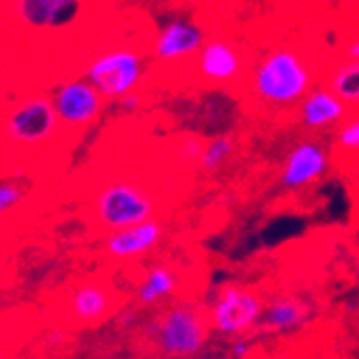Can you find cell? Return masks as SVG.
Segmentation results:
<instances>
[{"label": "cell", "instance_id": "7c38bea8", "mask_svg": "<svg viewBox=\"0 0 359 359\" xmlns=\"http://www.w3.org/2000/svg\"><path fill=\"white\" fill-rule=\"evenodd\" d=\"M207 43L205 30L189 20H172L159 30L155 39V54L161 60H177L185 56H198Z\"/></svg>", "mask_w": 359, "mask_h": 359}, {"label": "cell", "instance_id": "603a6c76", "mask_svg": "<svg viewBox=\"0 0 359 359\" xmlns=\"http://www.w3.org/2000/svg\"><path fill=\"white\" fill-rule=\"evenodd\" d=\"M344 58H346V60H359V37L351 39V41L344 46Z\"/></svg>", "mask_w": 359, "mask_h": 359}, {"label": "cell", "instance_id": "5bb4252c", "mask_svg": "<svg viewBox=\"0 0 359 359\" xmlns=\"http://www.w3.org/2000/svg\"><path fill=\"white\" fill-rule=\"evenodd\" d=\"M20 18L35 28H56L69 24L78 11L80 3L76 0H26L18 7Z\"/></svg>", "mask_w": 359, "mask_h": 359}, {"label": "cell", "instance_id": "7a4b0ae2", "mask_svg": "<svg viewBox=\"0 0 359 359\" xmlns=\"http://www.w3.org/2000/svg\"><path fill=\"white\" fill-rule=\"evenodd\" d=\"M211 336L209 316L194 304H177L155 320L153 340L170 359L198 357Z\"/></svg>", "mask_w": 359, "mask_h": 359}, {"label": "cell", "instance_id": "4fadbf2b", "mask_svg": "<svg viewBox=\"0 0 359 359\" xmlns=\"http://www.w3.org/2000/svg\"><path fill=\"white\" fill-rule=\"evenodd\" d=\"M161 235H164L161 226L155 219H149L144 224L112 233L106 241V248L116 258H136L153 250L161 241Z\"/></svg>", "mask_w": 359, "mask_h": 359}, {"label": "cell", "instance_id": "6da1fadb", "mask_svg": "<svg viewBox=\"0 0 359 359\" xmlns=\"http://www.w3.org/2000/svg\"><path fill=\"white\" fill-rule=\"evenodd\" d=\"M312 90V72L297 50L278 48L260 58L252 74V93L265 106L290 108Z\"/></svg>", "mask_w": 359, "mask_h": 359}, {"label": "cell", "instance_id": "44dd1931", "mask_svg": "<svg viewBox=\"0 0 359 359\" xmlns=\"http://www.w3.org/2000/svg\"><path fill=\"white\" fill-rule=\"evenodd\" d=\"M22 198V189L13 183H0V213L13 209Z\"/></svg>", "mask_w": 359, "mask_h": 359}, {"label": "cell", "instance_id": "ba28073f", "mask_svg": "<svg viewBox=\"0 0 359 359\" xmlns=\"http://www.w3.org/2000/svg\"><path fill=\"white\" fill-rule=\"evenodd\" d=\"M312 304L299 295L278 292L265 302V312L258 325V334H290L310 320Z\"/></svg>", "mask_w": 359, "mask_h": 359}, {"label": "cell", "instance_id": "ffe728a7", "mask_svg": "<svg viewBox=\"0 0 359 359\" xmlns=\"http://www.w3.org/2000/svg\"><path fill=\"white\" fill-rule=\"evenodd\" d=\"M205 147H207V142L201 136H185L177 147V155L183 161H201Z\"/></svg>", "mask_w": 359, "mask_h": 359}, {"label": "cell", "instance_id": "7402d4cb", "mask_svg": "<svg viewBox=\"0 0 359 359\" xmlns=\"http://www.w3.org/2000/svg\"><path fill=\"white\" fill-rule=\"evenodd\" d=\"M252 351H254V344H252V338L250 336L235 338L231 342V348H228V353H231L233 359H248Z\"/></svg>", "mask_w": 359, "mask_h": 359}, {"label": "cell", "instance_id": "e0dca14e", "mask_svg": "<svg viewBox=\"0 0 359 359\" xmlns=\"http://www.w3.org/2000/svg\"><path fill=\"white\" fill-rule=\"evenodd\" d=\"M235 151H237V142H235L233 136H226V134L215 136V138L207 140L205 153H203L198 164H201V168L205 172L213 175V172L222 170L228 164V161H231V157L235 155Z\"/></svg>", "mask_w": 359, "mask_h": 359}, {"label": "cell", "instance_id": "8992f818", "mask_svg": "<svg viewBox=\"0 0 359 359\" xmlns=\"http://www.w3.org/2000/svg\"><path fill=\"white\" fill-rule=\"evenodd\" d=\"M142 76V60L132 52H112L95 60L88 69V82L106 97H127Z\"/></svg>", "mask_w": 359, "mask_h": 359}, {"label": "cell", "instance_id": "277c9868", "mask_svg": "<svg viewBox=\"0 0 359 359\" xmlns=\"http://www.w3.org/2000/svg\"><path fill=\"white\" fill-rule=\"evenodd\" d=\"M153 213V198L132 183H114L97 198V217L114 233L149 222Z\"/></svg>", "mask_w": 359, "mask_h": 359}, {"label": "cell", "instance_id": "d6986e66", "mask_svg": "<svg viewBox=\"0 0 359 359\" xmlns=\"http://www.w3.org/2000/svg\"><path fill=\"white\" fill-rule=\"evenodd\" d=\"M334 142L342 151H348V153L359 151V110H351L346 121L336 129Z\"/></svg>", "mask_w": 359, "mask_h": 359}, {"label": "cell", "instance_id": "30bf717a", "mask_svg": "<svg viewBox=\"0 0 359 359\" xmlns=\"http://www.w3.org/2000/svg\"><path fill=\"white\" fill-rule=\"evenodd\" d=\"M52 104L60 121L88 123L102 110V95L90 82H69L56 90Z\"/></svg>", "mask_w": 359, "mask_h": 359}, {"label": "cell", "instance_id": "cb8c5ba5", "mask_svg": "<svg viewBox=\"0 0 359 359\" xmlns=\"http://www.w3.org/2000/svg\"><path fill=\"white\" fill-rule=\"evenodd\" d=\"M140 97L136 95V93H129L127 97H123V100H121V106L127 110V112H132V110H136V108H140Z\"/></svg>", "mask_w": 359, "mask_h": 359}, {"label": "cell", "instance_id": "8fae6325", "mask_svg": "<svg viewBox=\"0 0 359 359\" xmlns=\"http://www.w3.org/2000/svg\"><path fill=\"white\" fill-rule=\"evenodd\" d=\"M196 67H198L203 78L217 84H228L239 78L243 69V58L231 41L209 39L196 56Z\"/></svg>", "mask_w": 359, "mask_h": 359}, {"label": "cell", "instance_id": "9a60e30c", "mask_svg": "<svg viewBox=\"0 0 359 359\" xmlns=\"http://www.w3.org/2000/svg\"><path fill=\"white\" fill-rule=\"evenodd\" d=\"M327 88L342 100L351 110H359V60H342L332 72Z\"/></svg>", "mask_w": 359, "mask_h": 359}, {"label": "cell", "instance_id": "ac0fdd59", "mask_svg": "<svg viewBox=\"0 0 359 359\" xmlns=\"http://www.w3.org/2000/svg\"><path fill=\"white\" fill-rule=\"evenodd\" d=\"M72 308L80 318L95 320L108 310V297L100 286H84L74 295Z\"/></svg>", "mask_w": 359, "mask_h": 359}, {"label": "cell", "instance_id": "d4e9b609", "mask_svg": "<svg viewBox=\"0 0 359 359\" xmlns=\"http://www.w3.org/2000/svg\"><path fill=\"white\" fill-rule=\"evenodd\" d=\"M194 359H215L213 355H209V353H201L198 357H194Z\"/></svg>", "mask_w": 359, "mask_h": 359}, {"label": "cell", "instance_id": "9c48e42d", "mask_svg": "<svg viewBox=\"0 0 359 359\" xmlns=\"http://www.w3.org/2000/svg\"><path fill=\"white\" fill-rule=\"evenodd\" d=\"M56 110L48 100H30L18 106L7 121L9 134L22 142H37L48 138L56 127Z\"/></svg>", "mask_w": 359, "mask_h": 359}, {"label": "cell", "instance_id": "5b68a950", "mask_svg": "<svg viewBox=\"0 0 359 359\" xmlns=\"http://www.w3.org/2000/svg\"><path fill=\"white\" fill-rule=\"evenodd\" d=\"M330 170V149L316 138H302L292 144L282 161L280 185L284 189H304L318 183Z\"/></svg>", "mask_w": 359, "mask_h": 359}, {"label": "cell", "instance_id": "2e32d148", "mask_svg": "<svg viewBox=\"0 0 359 359\" xmlns=\"http://www.w3.org/2000/svg\"><path fill=\"white\" fill-rule=\"evenodd\" d=\"M175 288H177V273L170 267L164 265L153 267L138 288V302L140 306H153L161 299L170 297Z\"/></svg>", "mask_w": 359, "mask_h": 359}, {"label": "cell", "instance_id": "52a82bcc", "mask_svg": "<svg viewBox=\"0 0 359 359\" xmlns=\"http://www.w3.org/2000/svg\"><path fill=\"white\" fill-rule=\"evenodd\" d=\"M348 114L351 108L342 100H338L327 86L312 88L297 106V118L308 132H325V129L332 127L338 129Z\"/></svg>", "mask_w": 359, "mask_h": 359}, {"label": "cell", "instance_id": "3957f363", "mask_svg": "<svg viewBox=\"0 0 359 359\" xmlns=\"http://www.w3.org/2000/svg\"><path fill=\"white\" fill-rule=\"evenodd\" d=\"M265 312V299L250 286L224 284L209 306V325L222 338H243L258 330Z\"/></svg>", "mask_w": 359, "mask_h": 359}]
</instances>
